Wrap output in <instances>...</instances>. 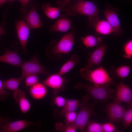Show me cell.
<instances>
[{
	"mask_svg": "<svg viewBox=\"0 0 132 132\" xmlns=\"http://www.w3.org/2000/svg\"><path fill=\"white\" fill-rule=\"evenodd\" d=\"M62 11H66L70 16L77 14L88 16L89 25L92 27L99 20L98 15L99 10L96 4L89 1L78 0L72 3L69 2Z\"/></svg>",
	"mask_w": 132,
	"mask_h": 132,
	"instance_id": "1",
	"label": "cell"
},
{
	"mask_svg": "<svg viewBox=\"0 0 132 132\" xmlns=\"http://www.w3.org/2000/svg\"><path fill=\"white\" fill-rule=\"evenodd\" d=\"M75 33L74 30L64 35L58 42L55 41L51 42L45 50L48 57L51 59L58 60L62 54L70 53L73 46Z\"/></svg>",
	"mask_w": 132,
	"mask_h": 132,
	"instance_id": "2",
	"label": "cell"
},
{
	"mask_svg": "<svg viewBox=\"0 0 132 132\" xmlns=\"http://www.w3.org/2000/svg\"><path fill=\"white\" fill-rule=\"evenodd\" d=\"M74 88L84 89L95 101L101 103H106L110 99H113L115 91L107 86H96L80 82L76 84Z\"/></svg>",
	"mask_w": 132,
	"mask_h": 132,
	"instance_id": "3",
	"label": "cell"
},
{
	"mask_svg": "<svg viewBox=\"0 0 132 132\" xmlns=\"http://www.w3.org/2000/svg\"><path fill=\"white\" fill-rule=\"evenodd\" d=\"M79 72L83 78L96 86H109L114 83L112 78L101 66L93 70L85 67L82 68L80 69Z\"/></svg>",
	"mask_w": 132,
	"mask_h": 132,
	"instance_id": "4",
	"label": "cell"
},
{
	"mask_svg": "<svg viewBox=\"0 0 132 132\" xmlns=\"http://www.w3.org/2000/svg\"><path fill=\"white\" fill-rule=\"evenodd\" d=\"M89 96L86 95L84 96L80 102L79 107L80 110L75 121L71 124L75 126L77 129L82 132L85 131L89 119L91 116L97 115L95 110V104L89 101Z\"/></svg>",
	"mask_w": 132,
	"mask_h": 132,
	"instance_id": "5",
	"label": "cell"
},
{
	"mask_svg": "<svg viewBox=\"0 0 132 132\" xmlns=\"http://www.w3.org/2000/svg\"><path fill=\"white\" fill-rule=\"evenodd\" d=\"M21 67L22 69V75L20 78L21 81L28 76L37 75L43 74L46 75H49L45 66L39 62L37 56L34 55L30 61L23 63Z\"/></svg>",
	"mask_w": 132,
	"mask_h": 132,
	"instance_id": "6",
	"label": "cell"
},
{
	"mask_svg": "<svg viewBox=\"0 0 132 132\" xmlns=\"http://www.w3.org/2000/svg\"><path fill=\"white\" fill-rule=\"evenodd\" d=\"M34 122L26 120L11 122L7 118H0V132H17L34 125Z\"/></svg>",
	"mask_w": 132,
	"mask_h": 132,
	"instance_id": "7",
	"label": "cell"
},
{
	"mask_svg": "<svg viewBox=\"0 0 132 132\" xmlns=\"http://www.w3.org/2000/svg\"><path fill=\"white\" fill-rule=\"evenodd\" d=\"M126 109L121 103L113 100L109 103L106 107V112L108 118L111 122L119 123L121 120Z\"/></svg>",
	"mask_w": 132,
	"mask_h": 132,
	"instance_id": "8",
	"label": "cell"
},
{
	"mask_svg": "<svg viewBox=\"0 0 132 132\" xmlns=\"http://www.w3.org/2000/svg\"><path fill=\"white\" fill-rule=\"evenodd\" d=\"M116 87V94L113 100L125 103L129 106L132 105V91L131 88L124 83L123 80L117 84Z\"/></svg>",
	"mask_w": 132,
	"mask_h": 132,
	"instance_id": "9",
	"label": "cell"
},
{
	"mask_svg": "<svg viewBox=\"0 0 132 132\" xmlns=\"http://www.w3.org/2000/svg\"><path fill=\"white\" fill-rule=\"evenodd\" d=\"M68 81L67 78L63 77L58 73L49 76L42 83L46 86L53 89L54 93H56L64 89L66 84Z\"/></svg>",
	"mask_w": 132,
	"mask_h": 132,
	"instance_id": "10",
	"label": "cell"
},
{
	"mask_svg": "<svg viewBox=\"0 0 132 132\" xmlns=\"http://www.w3.org/2000/svg\"><path fill=\"white\" fill-rule=\"evenodd\" d=\"M15 24L18 37L23 51L27 53L26 47L30 29L29 26L23 20H17Z\"/></svg>",
	"mask_w": 132,
	"mask_h": 132,
	"instance_id": "11",
	"label": "cell"
},
{
	"mask_svg": "<svg viewBox=\"0 0 132 132\" xmlns=\"http://www.w3.org/2000/svg\"><path fill=\"white\" fill-rule=\"evenodd\" d=\"M107 21L112 27L113 34L118 35L123 32L121 26L120 22L117 13L110 5H107L105 10L103 12Z\"/></svg>",
	"mask_w": 132,
	"mask_h": 132,
	"instance_id": "12",
	"label": "cell"
},
{
	"mask_svg": "<svg viewBox=\"0 0 132 132\" xmlns=\"http://www.w3.org/2000/svg\"><path fill=\"white\" fill-rule=\"evenodd\" d=\"M107 48V46L105 44L98 46L89 54L85 67L88 69H91L94 65L101 66L102 59Z\"/></svg>",
	"mask_w": 132,
	"mask_h": 132,
	"instance_id": "13",
	"label": "cell"
},
{
	"mask_svg": "<svg viewBox=\"0 0 132 132\" xmlns=\"http://www.w3.org/2000/svg\"><path fill=\"white\" fill-rule=\"evenodd\" d=\"M30 5V10L28 12L24 15V19L30 29L42 27L43 24L36 10L37 5L32 3Z\"/></svg>",
	"mask_w": 132,
	"mask_h": 132,
	"instance_id": "14",
	"label": "cell"
},
{
	"mask_svg": "<svg viewBox=\"0 0 132 132\" xmlns=\"http://www.w3.org/2000/svg\"><path fill=\"white\" fill-rule=\"evenodd\" d=\"M0 62L21 67L24 62L17 50L12 51L7 48L5 49V54L0 55Z\"/></svg>",
	"mask_w": 132,
	"mask_h": 132,
	"instance_id": "15",
	"label": "cell"
},
{
	"mask_svg": "<svg viewBox=\"0 0 132 132\" xmlns=\"http://www.w3.org/2000/svg\"><path fill=\"white\" fill-rule=\"evenodd\" d=\"M13 97L23 113L25 114L30 110L31 107V104L26 97L24 92L18 89L14 91Z\"/></svg>",
	"mask_w": 132,
	"mask_h": 132,
	"instance_id": "16",
	"label": "cell"
},
{
	"mask_svg": "<svg viewBox=\"0 0 132 132\" xmlns=\"http://www.w3.org/2000/svg\"><path fill=\"white\" fill-rule=\"evenodd\" d=\"M67 18L66 15H61L55 23L51 26L50 32H65L68 31L70 28L72 21L68 19Z\"/></svg>",
	"mask_w": 132,
	"mask_h": 132,
	"instance_id": "17",
	"label": "cell"
},
{
	"mask_svg": "<svg viewBox=\"0 0 132 132\" xmlns=\"http://www.w3.org/2000/svg\"><path fill=\"white\" fill-rule=\"evenodd\" d=\"M29 93L31 97L35 100H40L44 98L47 93L46 86L42 83L38 82L30 87Z\"/></svg>",
	"mask_w": 132,
	"mask_h": 132,
	"instance_id": "18",
	"label": "cell"
},
{
	"mask_svg": "<svg viewBox=\"0 0 132 132\" xmlns=\"http://www.w3.org/2000/svg\"><path fill=\"white\" fill-rule=\"evenodd\" d=\"M93 27L97 33L100 34L107 35L113 32L112 27L107 20H99L95 23Z\"/></svg>",
	"mask_w": 132,
	"mask_h": 132,
	"instance_id": "19",
	"label": "cell"
},
{
	"mask_svg": "<svg viewBox=\"0 0 132 132\" xmlns=\"http://www.w3.org/2000/svg\"><path fill=\"white\" fill-rule=\"evenodd\" d=\"M80 57L76 55L71 56L61 67L58 72L62 76L68 72L79 62Z\"/></svg>",
	"mask_w": 132,
	"mask_h": 132,
	"instance_id": "20",
	"label": "cell"
},
{
	"mask_svg": "<svg viewBox=\"0 0 132 132\" xmlns=\"http://www.w3.org/2000/svg\"><path fill=\"white\" fill-rule=\"evenodd\" d=\"M80 102L78 99H67L65 105L60 112V115L63 116L67 112L75 111L79 107Z\"/></svg>",
	"mask_w": 132,
	"mask_h": 132,
	"instance_id": "21",
	"label": "cell"
},
{
	"mask_svg": "<svg viewBox=\"0 0 132 132\" xmlns=\"http://www.w3.org/2000/svg\"><path fill=\"white\" fill-rule=\"evenodd\" d=\"M81 39L84 45L88 48L99 46L102 43L100 37L97 38L91 35L84 37H82Z\"/></svg>",
	"mask_w": 132,
	"mask_h": 132,
	"instance_id": "22",
	"label": "cell"
},
{
	"mask_svg": "<svg viewBox=\"0 0 132 132\" xmlns=\"http://www.w3.org/2000/svg\"><path fill=\"white\" fill-rule=\"evenodd\" d=\"M42 8L45 15L50 19H55L59 15L60 11L58 8L52 7L49 3H46L43 4Z\"/></svg>",
	"mask_w": 132,
	"mask_h": 132,
	"instance_id": "23",
	"label": "cell"
},
{
	"mask_svg": "<svg viewBox=\"0 0 132 132\" xmlns=\"http://www.w3.org/2000/svg\"><path fill=\"white\" fill-rule=\"evenodd\" d=\"M21 81L19 78H11L2 82L4 89L14 91L18 89Z\"/></svg>",
	"mask_w": 132,
	"mask_h": 132,
	"instance_id": "24",
	"label": "cell"
},
{
	"mask_svg": "<svg viewBox=\"0 0 132 132\" xmlns=\"http://www.w3.org/2000/svg\"><path fill=\"white\" fill-rule=\"evenodd\" d=\"M129 106L124 113L121 120L124 127L126 129L130 127L132 123V105Z\"/></svg>",
	"mask_w": 132,
	"mask_h": 132,
	"instance_id": "25",
	"label": "cell"
},
{
	"mask_svg": "<svg viewBox=\"0 0 132 132\" xmlns=\"http://www.w3.org/2000/svg\"><path fill=\"white\" fill-rule=\"evenodd\" d=\"M131 67L129 66L124 65L115 68L114 72L116 75L121 79L124 78L128 76L131 72Z\"/></svg>",
	"mask_w": 132,
	"mask_h": 132,
	"instance_id": "26",
	"label": "cell"
},
{
	"mask_svg": "<svg viewBox=\"0 0 132 132\" xmlns=\"http://www.w3.org/2000/svg\"><path fill=\"white\" fill-rule=\"evenodd\" d=\"M85 131L87 132H103L102 124L91 121H88Z\"/></svg>",
	"mask_w": 132,
	"mask_h": 132,
	"instance_id": "27",
	"label": "cell"
},
{
	"mask_svg": "<svg viewBox=\"0 0 132 132\" xmlns=\"http://www.w3.org/2000/svg\"><path fill=\"white\" fill-rule=\"evenodd\" d=\"M55 127L57 130L64 132H75L77 129L76 127L72 124L64 125L60 123H57Z\"/></svg>",
	"mask_w": 132,
	"mask_h": 132,
	"instance_id": "28",
	"label": "cell"
},
{
	"mask_svg": "<svg viewBox=\"0 0 132 132\" xmlns=\"http://www.w3.org/2000/svg\"><path fill=\"white\" fill-rule=\"evenodd\" d=\"M123 51L124 55L123 56L124 58H131L132 57V41L129 40L127 41L123 45Z\"/></svg>",
	"mask_w": 132,
	"mask_h": 132,
	"instance_id": "29",
	"label": "cell"
},
{
	"mask_svg": "<svg viewBox=\"0 0 132 132\" xmlns=\"http://www.w3.org/2000/svg\"><path fill=\"white\" fill-rule=\"evenodd\" d=\"M26 88L30 87L39 82V79L37 75H30L26 77L25 79Z\"/></svg>",
	"mask_w": 132,
	"mask_h": 132,
	"instance_id": "30",
	"label": "cell"
},
{
	"mask_svg": "<svg viewBox=\"0 0 132 132\" xmlns=\"http://www.w3.org/2000/svg\"><path fill=\"white\" fill-rule=\"evenodd\" d=\"M77 113L75 111H71L66 113L64 116L65 118L66 125H68L74 122L75 121Z\"/></svg>",
	"mask_w": 132,
	"mask_h": 132,
	"instance_id": "31",
	"label": "cell"
},
{
	"mask_svg": "<svg viewBox=\"0 0 132 132\" xmlns=\"http://www.w3.org/2000/svg\"><path fill=\"white\" fill-rule=\"evenodd\" d=\"M67 99L62 96H56L54 98L53 102L54 104L59 108H63L65 105Z\"/></svg>",
	"mask_w": 132,
	"mask_h": 132,
	"instance_id": "32",
	"label": "cell"
},
{
	"mask_svg": "<svg viewBox=\"0 0 132 132\" xmlns=\"http://www.w3.org/2000/svg\"><path fill=\"white\" fill-rule=\"evenodd\" d=\"M103 132H114L116 128L114 125L110 122L102 124Z\"/></svg>",
	"mask_w": 132,
	"mask_h": 132,
	"instance_id": "33",
	"label": "cell"
},
{
	"mask_svg": "<svg viewBox=\"0 0 132 132\" xmlns=\"http://www.w3.org/2000/svg\"><path fill=\"white\" fill-rule=\"evenodd\" d=\"M4 89L2 82L0 79V100L2 101L6 100L10 94L8 91L5 90Z\"/></svg>",
	"mask_w": 132,
	"mask_h": 132,
	"instance_id": "34",
	"label": "cell"
},
{
	"mask_svg": "<svg viewBox=\"0 0 132 132\" xmlns=\"http://www.w3.org/2000/svg\"><path fill=\"white\" fill-rule=\"evenodd\" d=\"M30 0H20L22 7L21 9V12L24 15L26 14L28 12L27 5Z\"/></svg>",
	"mask_w": 132,
	"mask_h": 132,
	"instance_id": "35",
	"label": "cell"
},
{
	"mask_svg": "<svg viewBox=\"0 0 132 132\" xmlns=\"http://www.w3.org/2000/svg\"><path fill=\"white\" fill-rule=\"evenodd\" d=\"M72 0H57L58 7L62 11L65 8L70 1Z\"/></svg>",
	"mask_w": 132,
	"mask_h": 132,
	"instance_id": "36",
	"label": "cell"
},
{
	"mask_svg": "<svg viewBox=\"0 0 132 132\" xmlns=\"http://www.w3.org/2000/svg\"><path fill=\"white\" fill-rule=\"evenodd\" d=\"M6 32L5 30L4 27L0 25V37L2 34H5Z\"/></svg>",
	"mask_w": 132,
	"mask_h": 132,
	"instance_id": "37",
	"label": "cell"
},
{
	"mask_svg": "<svg viewBox=\"0 0 132 132\" xmlns=\"http://www.w3.org/2000/svg\"><path fill=\"white\" fill-rule=\"evenodd\" d=\"M8 2H10L9 0H0V7Z\"/></svg>",
	"mask_w": 132,
	"mask_h": 132,
	"instance_id": "38",
	"label": "cell"
},
{
	"mask_svg": "<svg viewBox=\"0 0 132 132\" xmlns=\"http://www.w3.org/2000/svg\"><path fill=\"white\" fill-rule=\"evenodd\" d=\"M15 0H9L10 2H12L13 1H15Z\"/></svg>",
	"mask_w": 132,
	"mask_h": 132,
	"instance_id": "39",
	"label": "cell"
},
{
	"mask_svg": "<svg viewBox=\"0 0 132 132\" xmlns=\"http://www.w3.org/2000/svg\"></svg>",
	"mask_w": 132,
	"mask_h": 132,
	"instance_id": "40",
	"label": "cell"
}]
</instances>
